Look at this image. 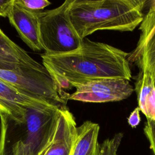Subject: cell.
Listing matches in <instances>:
<instances>
[{"label":"cell","instance_id":"6da1fadb","mask_svg":"<svg viewBox=\"0 0 155 155\" xmlns=\"http://www.w3.org/2000/svg\"><path fill=\"white\" fill-rule=\"evenodd\" d=\"M129 53L107 44L85 38L76 51L59 55H41L42 64L63 90L99 79L132 77Z\"/></svg>","mask_w":155,"mask_h":155},{"label":"cell","instance_id":"7a4b0ae2","mask_svg":"<svg viewBox=\"0 0 155 155\" xmlns=\"http://www.w3.org/2000/svg\"><path fill=\"white\" fill-rule=\"evenodd\" d=\"M61 110L27 107L19 117L0 114V155H42L53 139Z\"/></svg>","mask_w":155,"mask_h":155},{"label":"cell","instance_id":"3957f363","mask_svg":"<svg viewBox=\"0 0 155 155\" xmlns=\"http://www.w3.org/2000/svg\"><path fill=\"white\" fill-rule=\"evenodd\" d=\"M145 0H72L70 16L84 39L98 30L131 31L143 21Z\"/></svg>","mask_w":155,"mask_h":155},{"label":"cell","instance_id":"277c9868","mask_svg":"<svg viewBox=\"0 0 155 155\" xmlns=\"http://www.w3.org/2000/svg\"><path fill=\"white\" fill-rule=\"evenodd\" d=\"M72 0L58 7L38 12L41 43L46 55H59L77 50L82 39L76 31L70 16Z\"/></svg>","mask_w":155,"mask_h":155},{"label":"cell","instance_id":"5b68a950","mask_svg":"<svg viewBox=\"0 0 155 155\" xmlns=\"http://www.w3.org/2000/svg\"><path fill=\"white\" fill-rule=\"evenodd\" d=\"M68 100L104 103L122 101L130 97L134 88L130 81L122 79H99L77 85Z\"/></svg>","mask_w":155,"mask_h":155},{"label":"cell","instance_id":"8992f818","mask_svg":"<svg viewBox=\"0 0 155 155\" xmlns=\"http://www.w3.org/2000/svg\"><path fill=\"white\" fill-rule=\"evenodd\" d=\"M143 19L141 34L135 49L128 56L129 62L138 67H146L150 71L155 83V1Z\"/></svg>","mask_w":155,"mask_h":155},{"label":"cell","instance_id":"52a82bcc","mask_svg":"<svg viewBox=\"0 0 155 155\" xmlns=\"http://www.w3.org/2000/svg\"><path fill=\"white\" fill-rule=\"evenodd\" d=\"M37 12L25 8L17 0H14L8 18L21 39L33 51H40L44 48Z\"/></svg>","mask_w":155,"mask_h":155},{"label":"cell","instance_id":"ba28073f","mask_svg":"<svg viewBox=\"0 0 155 155\" xmlns=\"http://www.w3.org/2000/svg\"><path fill=\"white\" fill-rule=\"evenodd\" d=\"M27 107L45 108L55 107L22 93L0 79V114L19 117L24 114Z\"/></svg>","mask_w":155,"mask_h":155},{"label":"cell","instance_id":"9c48e42d","mask_svg":"<svg viewBox=\"0 0 155 155\" xmlns=\"http://www.w3.org/2000/svg\"><path fill=\"white\" fill-rule=\"evenodd\" d=\"M76 130L73 114L67 107L62 109L53 139L42 155H70L75 140Z\"/></svg>","mask_w":155,"mask_h":155},{"label":"cell","instance_id":"30bf717a","mask_svg":"<svg viewBox=\"0 0 155 155\" xmlns=\"http://www.w3.org/2000/svg\"><path fill=\"white\" fill-rule=\"evenodd\" d=\"M139 68L135 82L138 107L147 119L155 121V83L153 78L145 66Z\"/></svg>","mask_w":155,"mask_h":155},{"label":"cell","instance_id":"8fae6325","mask_svg":"<svg viewBox=\"0 0 155 155\" xmlns=\"http://www.w3.org/2000/svg\"><path fill=\"white\" fill-rule=\"evenodd\" d=\"M100 127L90 120L77 127L74 145L70 155H101L98 142Z\"/></svg>","mask_w":155,"mask_h":155},{"label":"cell","instance_id":"7c38bea8","mask_svg":"<svg viewBox=\"0 0 155 155\" xmlns=\"http://www.w3.org/2000/svg\"><path fill=\"white\" fill-rule=\"evenodd\" d=\"M18 64L31 65L41 64L9 39L0 28V69H12Z\"/></svg>","mask_w":155,"mask_h":155},{"label":"cell","instance_id":"4fadbf2b","mask_svg":"<svg viewBox=\"0 0 155 155\" xmlns=\"http://www.w3.org/2000/svg\"><path fill=\"white\" fill-rule=\"evenodd\" d=\"M122 138L123 134L118 133L112 138L105 139L101 144V155H117V151Z\"/></svg>","mask_w":155,"mask_h":155},{"label":"cell","instance_id":"5bb4252c","mask_svg":"<svg viewBox=\"0 0 155 155\" xmlns=\"http://www.w3.org/2000/svg\"><path fill=\"white\" fill-rule=\"evenodd\" d=\"M25 8L33 11L40 12L41 10L50 5L51 2L47 0H17Z\"/></svg>","mask_w":155,"mask_h":155},{"label":"cell","instance_id":"9a60e30c","mask_svg":"<svg viewBox=\"0 0 155 155\" xmlns=\"http://www.w3.org/2000/svg\"><path fill=\"white\" fill-rule=\"evenodd\" d=\"M144 134L150 143V148L155 155V121L147 119L143 128Z\"/></svg>","mask_w":155,"mask_h":155},{"label":"cell","instance_id":"2e32d148","mask_svg":"<svg viewBox=\"0 0 155 155\" xmlns=\"http://www.w3.org/2000/svg\"><path fill=\"white\" fill-rule=\"evenodd\" d=\"M140 108L137 107H136L130 114L127 119L128 123L130 126L132 128H136L140 122Z\"/></svg>","mask_w":155,"mask_h":155},{"label":"cell","instance_id":"e0dca14e","mask_svg":"<svg viewBox=\"0 0 155 155\" xmlns=\"http://www.w3.org/2000/svg\"><path fill=\"white\" fill-rule=\"evenodd\" d=\"M14 0H0V16L8 17Z\"/></svg>","mask_w":155,"mask_h":155}]
</instances>
